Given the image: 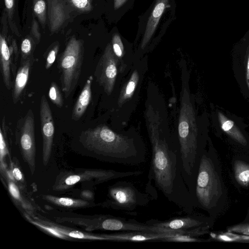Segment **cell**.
<instances>
[{"label":"cell","mask_w":249,"mask_h":249,"mask_svg":"<svg viewBox=\"0 0 249 249\" xmlns=\"http://www.w3.org/2000/svg\"><path fill=\"white\" fill-rule=\"evenodd\" d=\"M108 51L100 59L95 71V76L99 84L104 87L106 92L111 89L112 80L115 77L117 69Z\"/></svg>","instance_id":"obj_13"},{"label":"cell","mask_w":249,"mask_h":249,"mask_svg":"<svg viewBox=\"0 0 249 249\" xmlns=\"http://www.w3.org/2000/svg\"><path fill=\"white\" fill-rule=\"evenodd\" d=\"M92 78L89 77L79 95L73 106L71 119L77 121L80 119L85 113L91 98V82Z\"/></svg>","instance_id":"obj_15"},{"label":"cell","mask_w":249,"mask_h":249,"mask_svg":"<svg viewBox=\"0 0 249 249\" xmlns=\"http://www.w3.org/2000/svg\"><path fill=\"white\" fill-rule=\"evenodd\" d=\"M71 222L85 227L89 230H102L111 231H139L150 232H162L158 228L145 223H141L134 219L111 215H98L91 218L71 217Z\"/></svg>","instance_id":"obj_5"},{"label":"cell","mask_w":249,"mask_h":249,"mask_svg":"<svg viewBox=\"0 0 249 249\" xmlns=\"http://www.w3.org/2000/svg\"><path fill=\"white\" fill-rule=\"evenodd\" d=\"M17 136L23 160L33 174L36 169V146L35 117L32 109L18 121Z\"/></svg>","instance_id":"obj_7"},{"label":"cell","mask_w":249,"mask_h":249,"mask_svg":"<svg viewBox=\"0 0 249 249\" xmlns=\"http://www.w3.org/2000/svg\"><path fill=\"white\" fill-rule=\"evenodd\" d=\"M227 231L249 236V223L239 224L227 228Z\"/></svg>","instance_id":"obj_28"},{"label":"cell","mask_w":249,"mask_h":249,"mask_svg":"<svg viewBox=\"0 0 249 249\" xmlns=\"http://www.w3.org/2000/svg\"><path fill=\"white\" fill-rule=\"evenodd\" d=\"M12 46H8L5 34L0 35V66L3 82L6 89L10 90L12 87L11 71H13V53L15 52L18 55L16 43L13 41Z\"/></svg>","instance_id":"obj_10"},{"label":"cell","mask_w":249,"mask_h":249,"mask_svg":"<svg viewBox=\"0 0 249 249\" xmlns=\"http://www.w3.org/2000/svg\"><path fill=\"white\" fill-rule=\"evenodd\" d=\"M145 223L152 227L158 228L164 232L176 231H187L208 226L205 218L192 214L173 217L166 220L151 219Z\"/></svg>","instance_id":"obj_9"},{"label":"cell","mask_w":249,"mask_h":249,"mask_svg":"<svg viewBox=\"0 0 249 249\" xmlns=\"http://www.w3.org/2000/svg\"><path fill=\"white\" fill-rule=\"evenodd\" d=\"M12 172V176L13 178L18 181H23V178L22 174L20 169L17 167H15L13 168Z\"/></svg>","instance_id":"obj_31"},{"label":"cell","mask_w":249,"mask_h":249,"mask_svg":"<svg viewBox=\"0 0 249 249\" xmlns=\"http://www.w3.org/2000/svg\"><path fill=\"white\" fill-rule=\"evenodd\" d=\"M47 2L49 29L53 34L59 31L66 20L70 18L71 7L65 0H47Z\"/></svg>","instance_id":"obj_11"},{"label":"cell","mask_w":249,"mask_h":249,"mask_svg":"<svg viewBox=\"0 0 249 249\" xmlns=\"http://www.w3.org/2000/svg\"><path fill=\"white\" fill-rule=\"evenodd\" d=\"M59 50V44L58 42L54 43L48 49L44 56L45 59V67L46 70L49 69L53 64Z\"/></svg>","instance_id":"obj_27"},{"label":"cell","mask_w":249,"mask_h":249,"mask_svg":"<svg viewBox=\"0 0 249 249\" xmlns=\"http://www.w3.org/2000/svg\"><path fill=\"white\" fill-rule=\"evenodd\" d=\"M7 179L8 182V189L9 192L11 196L13 199L17 204L21 207L28 215L31 217H34L35 208L33 205L28 201L27 199L24 197L18 186L15 183L11 178L7 174Z\"/></svg>","instance_id":"obj_17"},{"label":"cell","mask_w":249,"mask_h":249,"mask_svg":"<svg viewBox=\"0 0 249 249\" xmlns=\"http://www.w3.org/2000/svg\"><path fill=\"white\" fill-rule=\"evenodd\" d=\"M113 49L115 53L118 56H120L122 55V51L121 50V48L119 45L117 43H114L113 44Z\"/></svg>","instance_id":"obj_35"},{"label":"cell","mask_w":249,"mask_h":249,"mask_svg":"<svg viewBox=\"0 0 249 249\" xmlns=\"http://www.w3.org/2000/svg\"><path fill=\"white\" fill-rule=\"evenodd\" d=\"M176 233V231L167 232H150L139 231H121L107 234L108 240L121 242L163 241V240Z\"/></svg>","instance_id":"obj_12"},{"label":"cell","mask_w":249,"mask_h":249,"mask_svg":"<svg viewBox=\"0 0 249 249\" xmlns=\"http://www.w3.org/2000/svg\"><path fill=\"white\" fill-rule=\"evenodd\" d=\"M246 82L248 89L249 90V52L246 69Z\"/></svg>","instance_id":"obj_34"},{"label":"cell","mask_w":249,"mask_h":249,"mask_svg":"<svg viewBox=\"0 0 249 249\" xmlns=\"http://www.w3.org/2000/svg\"><path fill=\"white\" fill-rule=\"evenodd\" d=\"M211 237L223 242H249V236L237 233L227 231L226 232H211Z\"/></svg>","instance_id":"obj_20"},{"label":"cell","mask_w":249,"mask_h":249,"mask_svg":"<svg viewBox=\"0 0 249 249\" xmlns=\"http://www.w3.org/2000/svg\"><path fill=\"white\" fill-rule=\"evenodd\" d=\"M33 9L36 16L42 28H44L47 20V6L45 0H33Z\"/></svg>","instance_id":"obj_22"},{"label":"cell","mask_w":249,"mask_h":249,"mask_svg":"<svg viewBox=\"0 0 249 249\" xmlns=\"http://www.w3.org/2000/svg\"><path fill=\"white\" fill-rule=\"evenodd\" d=\"M41 131L43 139L42 160L48 164L51 157L54 134V125L52 110L44 94L42 95L39 107Z\"/></svg>","instance_id":"obj_8"},{"label":"cell","mask_w":249,"mask_h":249,"mask_svg":"<svg viewBox=\"0 0 249 249\" xmlns=\"http://www.w3.org/2000/svg\"><path fill=\"white\" fill-rule=\"evenodd\" d=\"M164 8V5L163 3L158 4L155 8L153 16L154 18H158L162 14Z\"/></svg>","instance_id":"obj_32"},{"label":"cell","mask_w":249,"mask_h":249,"mask_svg":"<svg viewBox=\"0 0 249 249\" xmlns=\"http://www.w3.org/2000/svg\"><path fill=\"white\" fill-rule=\"evenodd\" d=\"M79 141L84 147L104 161L136 165L146 160L145 150L142 144L118 136L105 126L82 131Z\"/></svg>","instance_id":"obj_1"},{"label":"cell","mask_w":249,"mask_h":249,"mask_svg":"<svg viewBox=\"0 0 249 249\" xmlns=\"http://www.w3.org/2000/svg\"><path fill=\"white\" fill-rule=\"evenodd\" d=\"M4 3L9 26L12 31L18 36H19L18 30L13 21L15 0H4Z\"/></svg>","instance_id":"obj_26"},{"label":"cell","mask_w":249,"mask_h":249,"mask_svg":"<svg viewBox=\"0 0 249 249\" xmlns=\"http://www.w3.org/2000/svg\"><path fill=\"white\" fill-rule=\"evenodd\" d=\"M223 194L222 181L213 160L203 152L196 177L194 199L196 207L210 212Z\"/></svg>","instance_id":"obj_2"},{"label":"cell","mask_w":249,"mask_h":249,"mask_svg":"<svg viewBox=\"0 0 249 249\" xmlns=\"http://www.w3.org/2000/svg\"><path fill=\"white\" fill-rule=\"evenodd\" d=\"M31 32L34 37L36 38L37 42H39L41 37V34L39 31L38 23L34 18L33 19L31 26Z\"/></svg>","instance_id":"obj_30"},{"label":"cell","mask_w":249,"mask_h":249,"mask_svg":"<svg viewBox=\"0 0 249 249\" xmlns=\"http://www.w3.org/2000/svg\"><path fill=\"white\" fill-rule=\"evenodd\" d=\"M33 56L24 61H20V64L16 72L13 86L12 98L14 104L20 99L21 94L28 83L32 67L35 62Z\"/></svg>","instance_id":"obj_14"},{"label":"cell","mask_w":249,"mask_h":249,"mask_svg":"<svg viewBox=\"0 0 249 249\" xmlns=\"http://www.w3.org/2000/svg\"><path fill=\"white\" fill-rule=\"evenodd\" d=\"M135 84L133 81H130L126 87V93L130 94L132 92L135 88Z\"/></svg>","instance_id":"obj_33"},{"label":"cell","mask_w":249,"mask_h":249,"mask_svg":"<svg viewBox=\"0 0 249 249\" xmlns=\"http://www.w3.org/2000/svg\"><path fill=\"white\" fill-rule=\"evenodd\" d=\"M146 189V192H142L131 182L119 181L109 186L107 198L101 205L130 213L139 207L146 206L157 195L153 190Z\"/></svg>","instance_id":"obj_4"},{"label":"cell","mask_w":249,"mask_h":249,"mask_svg":"<svg viewBox=\"0 0 249 249\" xmlns=\"http://www.w3.org/2000/svg\"><path fill=\"white\" fill-rule=\"evenodd\" d=\"M218 118L221 129L237 142L246 146L248 141L235 123L229 119L222 112H218Z\"/></svg>","instance_id":"obj_16"},{"label":"cell","mask_w":249,"mask_h":249,"mask_svg":"<svg viewBox=\"0 0 249 249\" xmlns=\"http://www.w3.org/2000/svg\"><path fill=\"white\" fill-rule=\"evenodd\" d=\"M6 124L5 117L2 120L1 126L0 128V168L1 173L4 174L6 172V164L4 162V158L8 154V150L5 141Z\"/></svg>","instance_id":"obj_21"},{"label":"cell","mask_w":249,"mask_h":249,"mask_svg":"<svg viewBox=\"0 0 249 249\" xmlns=\"http://www.w3.org/2000/svg\"><path fill=\"white\" fill-rule=\"evenodd\" d=\"M143 173L142 171H118L113 170L89 169L66 174L56 180L53 189L64 191L77 183L84 181H93L94 183H103L108 180L131 176H138Z\"/></svg>","instance_id":"obj_6"},{"label":"cell","mask_w":249,"mask_h":249,"mask_svg":"<svg viewBox=\"0 0 249 249\" xmlns=\"http://www.w3.org/2000/svg\"><path fill=\"white\" fill-rule=\"evenodd\" d=\"M74 10L80 13L90 12L92 9L93 0H65Z\"/></svg>","instance_id":"obj_24"},{"label":"cell","mask_w":249,"mask_h":249,"mask_svg":"<svg viewBox=\"0 0 249 249\" xmlns=\"http://www.w3.org/2000/svg\"><path fill=\"white\" fill-rule=\"evenodd\" d=\"M179 135L181 139V144H182L187 139L189 135V125L186 122H182L178 126Z\"/></svg>","instance_id":"obj_29"},{"label":"cell","mask_w":249,"mask_h":249,"mask_svg":"<svg viewBox=\"0 0 249 249\" xmlns=\"http://www.w3.org/2000/svg\"><path fill=\"white\" fill-rule=\"evenodd\" d=\"M49 97L52 103L61 108L64 104V99L60 89L55 82H52L49 90Z\"/></svg>","instance_id":"obj_23"},{"label":"cell","mask_w":249,"mask_h":249,"mask_svg":"<svg viewBox=\"0 0 249 249\" xmlns=\"http://www.w3.org/2000/svg\"><path fill=\"white\" fill-rule=\"evenodd\" d=\"M84 54L83 41L72 36L58 60L61 89L65 98L74 91L81 73Z\"/></svg>","instance_id":"obj_3"},{"label":"cell","mask_w":249,"mask_h":249,"mask_svg":"<svg viewBox=\"0 0 249 249\" xmlns=\"http://www.w3.org/2000/svg\"><path fill=\"white\" fill-rule=\"evenodd\" d=\"M233 171L235 178L240 185L244 187L249 185V164L236 160L234 162Z\"/></svg>","instance_id":"obj_19"},{"label":"cell","mask_w":249,"mask_h":249,"mask_svg":"<svg viewBox=\"0 0 249 249\" xmlns=\"http://www.w3.org/2000/svg\"><path fill=\"white\" fill-rule=\"evenodd\" d=\"M42 198L49 203L65 208H83L88 207L90 204L89 202L81 199L58 197L52 195H44Z\"/></svg>","instance_id":"obj_18"},{"label":"cell","mask_w":249,"mask_h":249,"mask_svg":"<svg viewBox=\"0 0 249 249\" xmlns=\"http://www.w3.org/2000/svg\"><path fill=\"white\" fill-rule=\"evenodd\" d=\"M35 49V43L32 38L29 36L25 37L22 41L20 46L21 61H24L33 56V53Z\"/></svg>","instance_id":"obj_25"}]
</instances>
